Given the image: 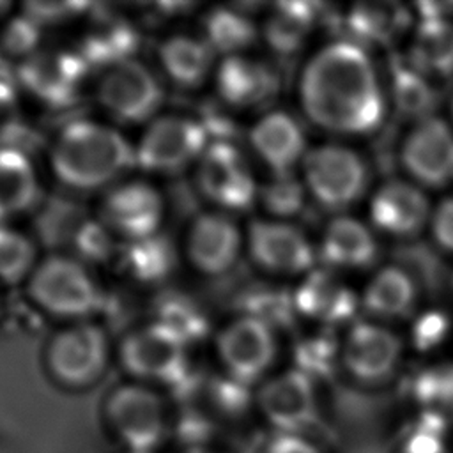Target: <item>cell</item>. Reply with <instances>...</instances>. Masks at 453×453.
I'll return each instance as SVG.
<instances>
[{"label": "cell", "instance_id": "1", "mask_svg": "<svg viewBox=\"0 0 453 453\" xmlns=\"http://www.w3.org/2000/svg\"><path fill=\"white\" fill-rule=\"evenodd\" d=\"M299 101L320 129L363 134L380 126L384 96L377 73L356 42L338 41L320 48L303 67Z\"/></svg>", "mask_w": 453, "mask_h": 453}, {"label": "cell", "instance_id": "2", "mask_svg": "<svg viewBox=\"0 0 453 453\" xmlns=\"http://www.w3.org/2000/svg\"><path fill=\"white\" fill-rule=\"evenodd\" d=\"M50 165L62 184L90 191L113 182L134 165V149L110 126L74 120L57 134Z\"/></svg>", "mask_w": 453, "mask_h": 453}, {"label": "cell", "instance_id": "3", "mask_svg": "<svg viewBox=\"0 0 453 453\" xmlns=\"http://www.w3.org/2000/svg\"><path fill=\"white\" fill-rule=\"evenodd\" d=\"M103 423L120 451L156 453L173 435L175 416L156 388L129 380L106 395Z\"/></svg>", "mask_w": 453, "mask_h": 453}, {"label": "cell", "instance_id": "4", "mask_svg": "<svg viewBox=\"0 0 453 453\" xmlns=\"http://www.w3.org/2000/svg\"><path fill=\"white\" fill-rule=\"evenodd\" d=\"M184 343L157 322L131 331L119 345V361L131 380L147 386H165L184 395L198 382L189 370Z\"/></svg>", "mask_w": 453, "mask_h": 453}, {"label": "cell", "instance_id": "5", "mask_svg": "<svg viewBox=\"0 0 453 453\" xmlns=\"http://www.w3.org/2000/svg\"><path fill=\"white\" fill-rule=\"evenodd\" d=\"M32 303L60 319H85L101 304V290L85 264L67 255H50L37 262L27 280Z\"/></svg>", "mask_w": 453, "mask_h": 453}, {"label": "cell", "instance_id": "6", "mask_svg": "<svg viewBox=\"0 0 453 453\" xmlns=\"http://www.w3.org/2000/svg\"><path fill=\"white\" fill-rule=\"evenodd\" d=\"M110 347L104 331L92 322L60 329L46 345L44 365L51 380L71 391L94 386L108 366Z\"/></svg>", "mask_w": 453, "mask_h": 453}, {"label": "cell", "instance_id": "7", "mask_svg": "<svg viewBox=\"0 0 453 453\" xmlns=\"http://www.w3.org/2000/svg\"><path fill=\"white\" fill-rule=\"evenodd\" d=\"M209 134L196 119L163 115L150 120L134 149V165L152 173H177L198 163Z\"/></svg>", "mask_w": 453, "mask_h": 453}, {"label": "cell", "instance_id": "8", "mask_svg": "<svg viewBox=\"0 0 453 453\" xmlns=\"http://www.w3.org/2000/svg\"><path fill=\"white\" fill-rule=\"evenodd\" d=\"M304 186L327 209L354 203L366 188V166L357 152L343 145H319L303 159Z\"/></svg>", "mask_w": 453, "mask_h": 453}, {"label": "cell", "instance_id": "9", "mask_svg": "<svg viewBox=\"0 0 453 453\" xmlns=\"http://www.w3.org/2000/svg\"><path fill=\"white\" fill-rule=\"evenodd\" d=\"M200 193L221 212H241L258 198V186L244 154L232 142H211L196 163Z\"/></svg>", "mask_w": 453, "mask_h": 453}, {"label": "cell", "instance_id": "10", "mask_svg": "<svg viewBox=\"0 0 453 453\" xmlns=\"http://www.w3.org/2000/svg\"><path fill=\"white\" fill-rule=\"evenodd\" d=\"M253 402L271 434H306L319 419L313 380L296 368L264 380Z\"/></svg>", "mask_w": 453, "mask_h": 453}, {"label": "cell", "instance_id": "11", "mask_svg": "<svg viewBox=\"0 0 453 453\" xmlns=\"http://www.w3.org/2000/svg\"><path fill=\"white\" fill-rule=\"evenodd\" d=\"M97 101L119 122L140 124L154 120L163 103V88L147 65L129 58L104 69L97 83Z\"/></svg>", "mask_w": 453, "mask_h": 453}, {"label": "cell", "instance_id": "12", "mask_svg": "<svg viewBox=\"0 0 453 453\" xmlns=\"http://www.w3.org/2000/svg\"><path fill=\"white\" fill-rule=\"evenodd\" d=\"M216 352L225 375L251 388L271 368L276 357V340L269 324L257 317L242 315L219 331Z\"/></svg>", "mask_w": 453, "mask_h": 453}, {"label": "cell", "instance_id": "13", "mask_svg": "<svg viewBox=\"0 0 453 453\" xmlns=\"http://www.w3.org/2000/svg\"><path fill=\"white\" fill-rule=\"evenodd\" d=\"M87 69L80 53L39 50L18 65L16 76L34 99L51 108H62L73 104L80 96Z\"/></svg>", "mask_w": 453, "mask_h": 453}, {"label": "cell", "instance_id": "14", "mask_svg": "<svg viewBox=\"0 0 453 453\" xmlns=\"http://www.w3.org/2000/svg\"><path fill=\"white\" fill-rule=\"evenodd\" d=\"M163 216V196L154 186L142 180L113 186L103 198L99 209V221L127 242L156 235Z\"/></svg>", "mask_w": 453, "mask_h": 453}, {"label": "cell", "instance_id": "15", "mask_svg": "<svg viewBox=\"0 0 453 453\" xmlns=\"http://www.w3.org/2000/svg\"><path fill=\"white\" fill-rule=\"evenodd\" d=\"M242 234L235 221L221 211L198 214L186 235V257L205 276L226 274L239 260Z\"/></svg>", "mask_w": 453, "mask_h": 453}, {"label": "cell", "instance_id": "16", "mask_svg": "<svg viewBox=\"0 0 453 453\" xmlns=\"http://www.w3.org/2000/svg\"><path fill=\"white\" fill-rule=\"evenodd\" d=\"M246 246L253 262L269 273L297 274L315 262L306 235L281 219L253 221L246 234Z\"/></svg>", "mask_w": 453, "mask_h": 453}, {"label": "cell", "instance_id": "17", "mask_svg": "<svg viewBox=\"0 0 453 453\" xmlns=\"http://www.w3.org/2000/svg\"><path fill=\"white\" fill-rule=\"evenodd\" d=\"M402 343L386 327L359 322L349 331L342 347V363L352 379L363 384H379L398 366Z\"/></svg>", "mask_w": 453, "mask_h": 453}, {"label": "cell", "instance_id": "18", "mask_svg": "<svg viewBox=\"0 0 453 453\" xmlns=\"http://www.w3.org/2000/svg\"><path fill=\"white\" fill-rule=\"evenodd\" d=\"M405 170L423 186H444L453 179V131L437 119L428 117L409 133L402 147Z\"/></svg>", "mask_w": 453, "mask_h": 453}, {"label": "cell", "instance_id": "19", "mask_svg": "<svg viewBox=\"0 0 453 453\" xmlns=\"http://www.w3.org/2000/svg\"><path fill=\"white\" fill-rule=\"evenodd\" d=\"M248 142L257 157L273 173H292L306 156V138L299 122L287 111L262 115L248 133Z\"/></svg>", "mask_w": 453, "mask_h": 453}, {"label": "cell", "instance_id": "20", "mask_svg": "<svg viewBox=\"0 0 453 453\" xmlns=\"http://www.w3.org/2000/svg\"><path fill=\"white\" fill-rule=\"evenodd\" d=\"M370 216L373 225L388 234L412 235L425 226L430 209L426 196L418 186L391 180L375 191Z\"/></svg>", "mask_w": 453, "mask_h": 453}, {"label": "cell", "instance_id": "21", "mask_svg": "<svg viewBox=\"0 0 453 453\" xmlns=\"http://www.w3.org/2000/svg\"><path fill=\"white\" fill-rule=\"evenodd\" d=\"M218 96L234 108H255L276 88L271 69L246 55L223 57L214 71Z\"/></svg>", "mask_w": 453, "mask_h": 453}, {"label": "cell", "instance_id": "22", "mask_svg": "<svg viewBox=\"0 0 453 453\" xmlns=\"http://www.w3.org/2000/svg\"><path fill=\"white\" fill-rule=\"evenodd\" d=\"M165 74L180 87H200L212 71V48L195 35L177 34L166 37L157 50Z\"/></svg>", "mask_w": 453, "mask_h": 453}, {"label": "cell", "instance_id": "23", "mask_svg": "<svg viewBox=\"0 0 453 453\" xmlns=\"http://www.w3.org/2000/svg\"><path fill=\"white\" fill-rule=\"evenodd\" d=\"M136 46L138 35L127 21L115 16H103L85 32L78 53L88 67L108 69L129 60Z\"/></svg>", "mask_w": 453, "mask_h": 453}, {"label": "cell", "instance_id": "24", "mask_svg": "<svg viewBox=\"0 0 453 453\" xmlns=\"http://www.w3.org/2000/svg\"><path fill=\"white\" fill-rule=\"evenodd\" d=\"M39 200V180L30 159L14 147H0V223Z\"/></svg>", "mask_w": 453, "mask_h": 453}, {"label": "cell", "instance_id": "25", "mask_svg": "<svg viewBox=\"0 0 453 453\" xmlns=\"http://www.w3.org/2000/svg\"><path fill=\"white\" fill-rule=\"evenodd\" d=\"M322 255L338 267H366L375 260L377 244L361 221L350 216H338L324 232Z\"/></svg>", "mask_w": 453, "mask_h": 453}, {"label": "cell", "instance_id": "26", "mask_svg": "<svg viewBox=\"0 0 453 453\" xmlns=\"http://www.w3.org/2000/svg\"><path fill=\"white\" fill-rule=\"evenodd\" d=\"M313 5L306 2H281L264 21V39L280 55L297 51L313 25Z\"/></svg>", "mask_w": 453, "mask_h": 453}, {"label": "cell", "instance_id": "27", "mask_svg": "<svg viewBox=\"0 0 453 453\" xmlns=\"http://www.w3.org/2000/svg\"><path fill=\"white\" fill-rule=\"evenodd\" d=\"M412 62L419 73H453V25L442 16L425 18L414 35Z\"/></svg>", "mask_w": 453, "mask_h": 453}, {"label": "cell", "instance_id": "28", "mask_svg": "<svg viewBox=\"0 0 453 453\" xmlns=\"http://www.w3.org/2000/svg\"><path fill=\"white\" fill-rule=\"evenodd\" d=\"M363 304L373 315H405L414 304V283L403 269L384 267L366 285Z\"/></svg>", "mask_w": 453, "mask_h": 453}, {"label": "cell", "instance_id": "29", "mask_svg": "<svg viewBox=\"0 0 453 453\" xmlns=\"http://www.w3.org/2000/svg\"><path fill=\"white\" fill-rule=\"evenodd\" d=\"M255 37L257 30L251 19L237 9L214 7L203 18V41L214 53L242 55Z\"/></svg>", "mask_w": 453, "mask_h": 453}, {"label": "cell", "instance_id": "30", "mask_svg": "<svg viewBox=\"0 0 453 453\" xmlns=\"http://www.w3.org/2000/svg\"><path fill=\"white\" fill-rule=\"evenodd\" d=\"M124 269L142 283H157L165 280L175 264V253L166 237H152L127 242L122 257Z\"/></svg>", "mask_w": 453, "mask_h": 453}, {"label": "cell", "instance_id": "31", "mask_svg": "<svg viewBox=\"0 0 453 453\" xmlns=\"http://www.w3.org/2000/svg\"><path fill=\"white\" fill-rule=\"evenodd\" d=\"M412 398L419 412L453 419V365H439L421 372L412 384Z\"/></svg>", "mask_w": 453, "mask_h": 453}, {"label": "cell", "instance_id": "32", "mask_svg": "<svg viewBox=\"0 0 453 453\" xmlns=\"http://www.w3.org/2000/svg\"><path fill=\"white\" fill-rule=\"evenodd\" d=\"M448 425L439 416L418 412L398 434L393 453H453Z\"/></svg>", "mask_w": 453, "mask_h": 453}, {"label": "cell", "instance_id": "33", "mask_svg": "<svg viewBox=\"0 0 453 453\" xmlns=\"http://www.w3.org/2000/svg\"><path fill=\"white\" fill-rule=\"evenodd\" d=\"M35 265L34 242L19 230L0 223V281L7 285L27 281Z\"/></svg>", "mask_w": 453, "mask_h": 453}, {"label": "cell", "instance_id": "34", "mask_svg": "<svg viewBox=\"0 0 453 453\" xmlns=\"http://www.w3.org/2000/svg\"><path fill=\"white\" fill-rule=\"evenodd\" d=\"M156 315V322L177 334L184 343L202 338L207 331L203 313L182 294L165 296L157 304Z\"/></svg>", "mask_w": 453, "mask_h": 453}, {"label": "cell", "instance_id": "35", "mask_svg": "<svg viewBox=\"0 0 453 453\" xmlns=\"http://www.w3.org/2000/svg\"><path fill=\"white\" fill-rule=\"evenodd\" d=\"M393 99L405 115L428 119L435 106V92L416 69H396L393 74Z\"/></svg>", "mask_w": 453, "mask_h": 453}, {"label": "cell", "instance_id": "36", "mask_svg": "<svg viewBox=\"0 0 453 453\" xmlns=\"http://www.w3.org/2000/svg\"><path fill=\"white\" fill-rule=\"evenodd\" d=\"M345 301V292L327 276L319 273L311 274L296 296V303L301 311L319 317H338Z\"/></svg>", "mask_w": 453, "mask_h": 453}, {"label": "cell", "instance_id": "37", "mask_svg": "<svg viewBox=\"0 0 453 453\" xmlns=\"http://www.w3.org/2000/svg\"><path fill=\"white\" fill-rule=\"evenodd\" d=\"M258 198L265 211L276 218H283L301 211L304 189L292 173H273V179L258 188Z\"/></svg>", "mask_w": 453, "mask_h": 453}, {"label": "cell", "instance_id": "38", "mask_svg": "<svg viewBox=\"0 0 453 453\" xmlns=\"http://www.w3.org/2000/svg\"><path fill=\"white\" fill-rule=\"evenodd\" d=\"M41 25L27 14L11 18L0 32V50L5 57L21 58V62L39 51Z\"/></svg>", "mask_w": 453, "mask_h": 453}, {"label": "cell", "instance_id": "39", "mask_svg": "<svg viewBox=\"0 0 453 453\" xmlns=\"http://www.w3.org/2000/svg\"><path fill=\"white\" fill-rule=\"evenodd\" d=\"M400 18L396 11L386 12L384 5H359L350 12V27L365 39H386Z\"/></svg>", "mask_w": 453, "mask_h": 453}, {"label": "cell", "instance_id": "40", "mask_svg": "<svg viewBox=\"0 0 453 453\" xmlns=\"http://www.w3.org/2000/svg\"><path fill=\"white\" fill-rule=\"evenodd\" d=\"M110 230L101 221H88L78 228L74 246L83 258H103L110 248Z\"/></svg>", "mask_w": 453, "mask_h": 453}, {"label": "cell", "instance_id": "41", "mask_svg": "<svg viewBox=\"0 0 453 453\" xmlns=\"http://www.w3.org/2000/svg\"><path fill=\"white\" fill-rule=\"evenodd\" d=\"M19 108L14 87L9 80H0V147L19 131Z\"/></svg>", "mask_w": 453, "mask_h": 453}, {"label": "cell", "instance_id": "42", "mask_svg": "<svg viewBox=\"0 0 453 453\" xmlns=\"http://www.w3.org/2000/svg\"><path fill=\"white\" fill-rule=\"evenodd\" d=\"M87 9L85 4H69V2H28L25 4V11L23 14L30 16L34 21H37L41 27L46 23H58L64 21L74 14H78V11Z\"/></svg>", "mask_w": 453, "mask_h": 453}, {"label": "cell", "instance_id": "43", "mask_svg": "<svg viewBox=\"0 0 453 453\" xmlns=\"http://www.w3.org/2000/svg\"><path fill=\"white\" fill-rule=\"evenodd\" d=\"M258 453H322L306 434H269Z\"/></svg>", "mask_w": 453, "mask_h": 453}, {"label": "cell", "instance_id": "44", "mask_svg": "<svg viewBox=\"0 0 453 453\" xmlns=\"http://www.w3.org/2000/svg\"><path fill=\"white\" fill-rule=\"evenodd\" d=\"M432 234L439 246L453 251V196L442 200L434 211Z\"/></svg>", "mask_w": 453, "mask_h": 453}, {"label": "cell", "instance_id": "45", "mask_svg": "<svg viewBox=\"0 0 453 453\" xmlns=\"http://www.w3.org/2000/svg\"><path fill=\"white\" fill-rule=\"evenodd\" d=\"M177 453H225L218 449L212 442H200V444H182Z\"/></svg>", "mask_w": 453, "mask_h": 453}, {"label": "cell", "instance_id": "46", "mask_svg": "<svg viewBox=\"0 0 453 453\" xmlns=\"http://www.w3.org/2000/svg\"><path fill=\"white\" fill-rule=\"evenodd\" d=\"M0 80H9L7 78V60H5V55L2 53V50H0Z\"/></svg>", "mask_w": 453, "mask_h": 453}, {"label": "cell", "instance_id": "47", "mask_svg": "<svg viewBox=\"0 0 453 453\" xmlns=\"http://www.w3.org/2000/svg\"><path fill=\"white\" fill-rule=\"evenodd\" d=\"M11 9V4L9 2H4V0H0V19L7 14V11Z\"/></svg>", "mask_w": 453, "mask_h": 453}, {"label": "cell", "instance_id": "48", "mask_svg": "<svg viewBox=\"0 0 453 453\" xmlns=\"http://www.w3.org/2000/svg\"><path fill=\"white\" fill-rule=\"evenodd\" d=\"M120 453H126V451H120Z\"/></svg>", "mask_w": 453, "mask_h": 453}, {"label": "cell", "instance_id": "49", "mask_svg": "<svg viewBox=\"0 0 453 453\" xmlns=\"http://www.w3.org/2000/svg\"><path fill=\"white\" fill-rule=\"evenodd\" d=\"M451 106H453V103H451Z\"/></svg>", "mask_w": 453, "mask_h": 453}]
</instances>
